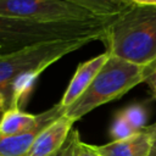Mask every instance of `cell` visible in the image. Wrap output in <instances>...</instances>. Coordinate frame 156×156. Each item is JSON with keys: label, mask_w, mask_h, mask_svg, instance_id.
<instances>
[{"label": "cell", "mask_w": 156, "mask_h": 156, "mask_svg": "<svg viewBox=\"0 0 156 156\" xmlns=\"http://www.w3.org/2000/svg\"><path fill=\"white\" fill-rule=\"evenodd\" d=\"M0 15L38 22H83L99 18L66 0H0Z\"/></svg>", "instance_id": "cell-5"}, {"label": "cell", "mask_w": 156, "mask_h": 156, "mask_svg": "<svg viewBox=\"0 0 156 156\" xmlns=\"http://www.w3.org/2000/svg\"><path fill=\"white\" fill-rule=\"evenodd\" d=\"M113 18L83 22H38L0 15V54L16 52L29 46L57 40L82 38L101 40Z\"/></svg>", "instance_id": "cell-2"}, {"label": "cell", "mask_w": 156, "mask_h": 156, "mask_svg": "<svg viewBox=\"0 0 156 156\" xmlns=\"http://www.w3.org/2000/svg\"><path fill=\"white\" fill-rule=\"evenodd\" d=\"M95 38H82L71 40H57L38 44L23 50L0 54V93L5 95L9 106L10 93L13 83L24 73L33 69H46L50 65L63 56L82 49L95 41Z\"/></svg>", "instance_id": "cell-4"}, {"label": "cell", "mask_w": 156, "mask_h": 156, "mask_svg": "<svg viewBox=\"0 0 156 156\" xmlns=\"http://www.w3.org/2000/svg\"><path fill=\"white\" fill-rule=\"evenodd\" d=\"M40 118L41 113L32 115L17 107L7 108L0 118V136H11L29 132L38 126Z\"/></svg>", "instance_id": "cell-10"}, {"label": "cell", "mask_w": 156, "mask_h": 156, "mask_svg": "<svg viewBox=\"0 0 156 156\" xmlns=\"http://www.w3.org/2000/svg\"><path fill=\"white\" fill-rule=\"evenodd\" d=\"M108 57H110V52L105 51L78 65L67 89L65 90L60 100V105L65 110L69 107L89 88V85L91 84V82L94 80V78L96 77L99 71L102 68V66L105 65Z\"/></svg>", "instance_id": "cell-8"}, {"label": "cell", "mask_w": 156, "mask_h": 156, "mask_svg": "<svg viewBox=\"0 0 156 156\" xmlns=\"http://www.w3.org/2000/svg\"><path fill=\"white\" fill-rule=\"evenodd\" d=\"M5 110H7V100L5 95L0 93V112H4Z\"/></svg>", "instance_id": "cell-18"}, {"label": "cell", "mask_w": 156, "mask_h": 156, "mask_svg": "<svg viewBox=\"0 0 156 156\" xmlns=\"http://www.w3.org/2000/svg\"><path fill=\"white\" fill-rule=\"evenodd\" d=\"M65 115V108L57 102L52 107L41 112V118L32 130L11 136H0V156H24L30 149L37 136L54 121Z\"/></svg>", "instance_id": "cell-6"}, {"label": "cell", "mask_w": 156, "mask_h": 156, "mask_svg": "<svg viewBox=\"0 0 156 156\" xmlns=\"http://www.w3.org/2000/svg\"><path fill=\"white\" fill-rule=\"evenodd\" d=\"M126 1L136 5H156V0H126Z\"/></svg>", "instance_id": "cell-17"}, {"label": "cell", "mask_w": 156, "mask_h": 156, "mask_svg": "<svg viewBox=\"0 0 156 156\" xmlns=\"http://www.w3.org/2000/svg\"><path fill=\"white\" fill-rule=\"evenodd\" d=\"M134 133H136V130L124 119V117L121 113H118L116 116V118L113 119L112 126H111V129H110L111 138L113 140H122V139L129 138Z\"/></svg>", "instance_id": "cell-13"}, {"label": "cell", "mask_w": 156, "mask_h": 156, "mask_svg": "<svg viewBox=\"0 0 156 156\" xmlns=\"http://www.w3.org/2000/svg\"><path fill=\"white\" fill-rule=\"evenodd\" d=\"M101 41L110 55L147 66L156 58V5H129L111 21Z\"/></svg>", "instance_id": "cell-1"}, {"label": "cell", "mask_w": 156, "mask_h": 156, "mask_svg": "<svg viewBox=\"0 0 156 156\" xmlns=\"http://www.w3.org/2000/svg\"><path fill=\"white\" fill-rule=\"evenodd\" d=\"M149 156H156V132H155V136H154V141H152V146Z\"/></svg>", "instance_id": "cell-19"}, {"label": "cell", "mask_w": 156, "mask_h": 156, "mask_svg": "<svg viewBox=\"0 0 156 156\" xmlns=\"http://www.w3.org/2000/svg\"><path fill=\"white\" fill-rule=\"evenodd\" d=\"M143 82V66L110 55L89 88L65 110V116L76 122L96 107L122 98Z\"/></svg>", "instance_id": "cell-3"}, {"label": "cell", "mask_w": 156, "mask_h": 156, "mask_svg": "<svg viewBox=\"0 0 156 156\" xmlns=\"http://www.w3.org/2000/svg\"><path fill=\"white\" fill-rule=\"evenodd\" d=\"M74 4L99 18H113L124 11L129 5L126 0H66Z\"/></svg>", "instance_id": "cell-11"}, {"label": "cell", "mask_w": 156, "mask_h": 156, "mask_svg": "<svg viewBox=\"0 0 156 156\" xmlns=\"http://www.w3.org/2000/svg\"><path fill=\"white\" fill-rule=\"evenodd\" d=\"M124 119L138 132L143 128L146 127V121H147V113L144 106L141 105H130L123 111L119 112Z\"/></svg>", "instance_id": "cell-12"}, {"label": "cell", "mask_w": 156, "mask_h": 156, "mask_svg": "<svg viewBox=\"0 0 156 156\" xmlns=\"http://www.w3.org/2000/svg\"><path fill=\"white\" fill-rule=\"evenodd\" d=\"M155 136V127L146 126L129 138L112 140L105 145H94L99 156H149Z\"/></svg>", "instance_id": "cell-7"}, {"label": "cell", "mask_w": 156, "mask_h": 156, "mask_svg": "<svg viewBox=\"0 0 156 156\" xmlns=\"http://www.w3.org/2000/svg\"><path fill=\"white\" fill-rule=\"evenodd\" d=\"M79 133L77 129H72L65 144L50 156H77V146L79 143Z\"/></svg>", "instance_id": "cell-14"}, {"label": "cell", "mask_w": 156, "mask_h": 156, "mask_svg": "<svg viewBox=\"0 0 156 156\" xmlns=\"http://www.w3.org/2000/svg\"><path fill=\"white\" fill-rule=\"evenodd\" d=\"M77 156H99V154L96 152L94 145H90L79 140L77 146Z\"/></svg>", "instance_id": "cell-16"}, {"label": "cell", "mask_w": 156, "mask_h": 156, "mask_svg": "<svg viewBox=\"0 0 156 156\" xmlns=\"http://www.w3.org/2000/svg\"><path fill=\"white\" fill-rule=\"evenodd\" d=\"M144 83H146L156 99V58L144 67Z\"/></svg>", "instance_id": "cell-15"}, {"label": "cell", "mask_w": 156, "mask_h": 156, "mask_svg": "<svg viewBox=\"0 0 156 156\" xmlns=\"http://www.w3.org/2000/svg\"><path fill=\"white\" fill-rule=\"evenodd\" d=\"M73 123L74 121L65 115L54 121L37 136L24 156H50L56 152L67 140Z\"/></svg>", "instance_id": "cell-9"}, {"label": "cell", "mask_w": 156, "mask_h": 156, "mask_svg": "<svg viewBox=\"0 0 156 156\" xmlns=\"http://www.w3.org/2000/svg\"><path fill=\"white\" fill-rule=\"evenodd\" d=\"M154 127H155V132H156V123H155V124H154Z\"/></svg>", "instance_id": "cell-20"}]
</instances>
